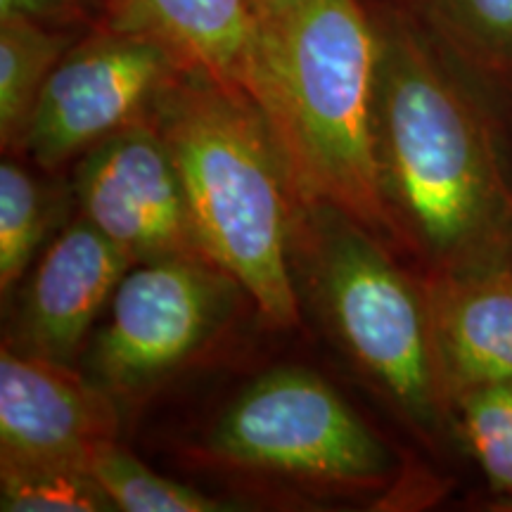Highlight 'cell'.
<instances>
[{"label":"cell","instance_id":"cell-16","mask_svg":"<svg viewBox=\"0 0 512 512\" xmlns=\"http://www.w3.org/2000/svg\"><path fill=\"white\" fill-rule=\"evenodd\" d=\"M88 470L110 496L114 510L124 512H216L226 510L219 498L159 475L117 441L95 453Z\"/></svg>","mask_w":512,"mask_h":512},{"label":"cell","instance_id":"cell-8","mask_svg":"<svg viewBox=\"0 0 512 512\" xmlns=\"http://www.w3.org/2000/svg\"><path fill=\"white\" fill-rule=\"evenodd\" d=\"M83 221L133 264L204 259L174 157L155 121L114 133L81 157L74 176Z\"/></svg>","mask_w":512,"mask_h":512},{"label":"cell","instance_id":"cell-10","mask_svg":"<svg viewBox=\"0 0 512 512\" xmlns=\"http://www.w3.org/2000/svg\"><path fill=\"white\" fill-rule=\"evenodd\" d=\"M131 266L112 240L79 216L31 268L5 347L69 366Z\"/></svg>","mask_w":512,"mask_h":512},{"label":"cell","instance_id":"cell-14","mask_svg":"<svg viewBox=\"0 0 512 512\" xmlns=\"http://www.w3.org/2000/svg\"><path fill=\"white\" fill-rule=\"evenodd\" d=\"M72 48L57 27L22 17L0 19V140L19 152L48 76Z\"/></svg>","mask_w":512,"mask_h":512},{"label":"cell","instance_id":"cell-13","mask_svg":"<svg viewBox=\"0 0 512 512\" xmlns=\"http://www.w3.org/2000/svg\"><path fill=\"white\" fill-rule=\"evenodd\" d=\"M406 10L479 83L512 79V0H406Z\"/></svg>","mask_w":512,"mask_h":512},{"label":"cell","instance_id":"cell-3","mask_svg":"<svg viewBox=\"0 0 512 512\" xmlns=\"http://www.w3.org/2000/svg\"><path fill=\"white\" fill-rule=\"evenodd\" d=\"M261 34L256 107L294 195L335 204L394 245L375 159L373 12L361 0H304Z\"/></svg>","mask_w":512,"mask_h":512},{"label":"cell","instance_id":"cell-9","mask_svg":"<svg viewBox=\"0 0 512 512\" xmlns=\"http://www.w3.org/2000/svg\"><path fill=\"white\" fill-rule=\"evenodd\" d=\"M117 396L67 363L3 347L0 354V460L91 465L117 441Z\"/></svg>","mask_w":512,"mask_h":512},{"label":"cell","instance_id":"cell-12","mask_svg":"<svg viewBox=\"0 0 512 512\" xmlns=\"http://www.w3.org/2000/svg\"><path fill=\"white\" fill-rule=\"evenodd\" d=\"M422 278L453 401L470 389L512 382V264Z\"/></svg>","mask_w":512,"mask_h":512},{"label":"cell","instance_id":"cell-5","mask_svg":"<svg viewBox=\"0 0 512 512\" xmlns=\"http://www.w3.org/2000/svg\"><path fill=\"white\" fill-rule=\"evenodd\" d=\"M207 451L235 470L363 489L396 470L394 453L342 394L294 366L249 382L211 427Z\"/></svg>","mask_w":512,"mask_h":512},{"label":"cell","instance_id":"cell-17","mask_svg":"<svg viewBox=\"0 0 512 512\" xmlns=\"http://www.w3.org/2000/svg\"><path fill=\"white\" fill-rule=\"evenodd\" d=\"M0 510L112 512L114 505L86 467L0 460Z\"/></svg>","mask_w":512,"mask_h":512},{"label":"cell","instance_id":"cell-20","mask_svg":"<svg viewBox=\"0 0 512 512\" xmlns=\"http://www.w3.org/2000/svg\"><path fill=\"white\" fill-rule=\"evenodd\" d=\"M249 3H252L261 27H268V24H275L278 19L297 10L304 0H249Z\"/></svg>","mask_w":512,"mask_h":512},{"label":"cell","instance_id":"cell-6","mask_svg":"<svg viewBox=\"0 0 512 512\" xmlns=\"http://www.w3.org/2000/svg\"><path fill=\"white\" fill-rule=\"evenodd\" d=\"M240 292L228 273L204 259L131 266L88 351L91 380L114 396L155 387L214 342Z\"/></svg>","mask_w":512,"mask_h":512},{"label":"cell","instance_id":"cell-19","mask_svg":"<svg viewBox=\"0 0 512 512\" xmlns=\"http://www.w3.org/2000/svg\"><path fill=\"white\" fill-rule=\"evenodd\" d=\"M76 12L79 0H0V19L22 17L48 27L69 22Z\"/></svg>","mask_w":512,"mask_h":512},{"label":"cell","instance_id":"cell-11","mask_svg":"<svg viewBox=\"0 0 512 512\" xmlns=\"http://www.w3.org/2000/svg\"><path fill=\"white\" fill-rule=\"evenodd\" d=\"M107 27L150 38L188 72L259 98L261 34L249 0H105Z\"/></svg>","mask_w":512,"mask_h":512},{"label":"cell","instance_id":"cell-2","mask_svg":"<svg viewBox=\"0 0 512 512\" xmlns=\"http://www.w3.org/2000/svg\"><path fill=\"white\" fill-rule=\"evenodd\" d=\"M152 121L181 174L202 254L242 287L268 323L297 325L294 188L264 112L249 95L183 69Z\"/></svg>","mask_w":512,"mask_h":512},{"label":"cell","instance_id":"cell-4","mask_svg":"<svg viewBox=\"0 0 512 512\" xmlns=\"http://www.w3.org/2000/svg\"><path fill=\"white\" fill-rule=\"evenodd\" d=\"M292 266L339 349L403 418L430 437L458 430L422 273L347 211L297 195Z\"/></svg>","mask_w":512,"mask_h":512},{"label":"cell","instance_id":"cell-18","mask_svg":"<svg viewBox=\"0 0 512 512\" xmlns=\"http://www.w3.org/2000/svg\"><path fill=\"white\" fill-rule=\"evenodd\" d=\"M456 420L491 489L512 501V382L460 394Z\"/></svg>","mask_w":512,"mask_h":512},{"label":"cell","instance_id":"cell-1","mask_svg":"<svg viewBox=\"0 0 512 512\" xmlns=\"http://www.w3.org/2000/svg\"><path fill=\"white\" fill-rule=\"evenodd\" d=\"M375 159L394 245L420 273L512 264V181L475 76L406 8L373 10Z\"/></svg>","mask_w":512,"mask_h":512},{"label":"cell","instance_id":"cell-15","mask_svg":"<svg viewBox=\"0 0 512 512\" xmlns=\"http://www.w3.org/2000/svg\"><path fill=\"white\" fill-rule=\"evenodd\" d=\"M50 197L41 181L17 159L0 164V290L3 297L19 285L36 261L50 226Z\"/></svg>","mask_w":512,"mask_h":512},{"label":"cell","instance_id":"cell-7","mask_svg":"<svg viewBox=\"0 0 512 512\" xmlns=\"http://www.w3.org/2000/svg\"><path fill=\"white\" fill-rule=\"evenodd\" d=\"M181 72L176 57L150 38L98 31L57 62L19 152L48 171L81 159L114 133L150 119Z\"/></svg>","mask_w":512,"mask_h":512}]
</instances>
